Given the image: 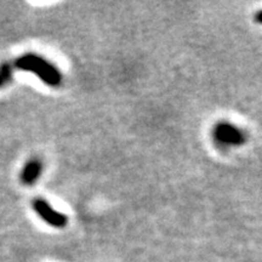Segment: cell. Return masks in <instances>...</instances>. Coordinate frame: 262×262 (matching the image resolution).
Segmentation results:
<instances>
[{"label":"cell","instance_id":"1","mask_svg":"<svg viewBox=\"0 0 262 262\" xmlns=\"http://www.w3.org/2000/svg\"><path fill=\"white\" fill-rule=\"evenodd\" d=\"M15 67L21 71L31 72V73L40 78V80L44 81L45 84L50 85V86H57V85L61 84L62 75L60 71L54 64H51L50 62L38 56V55H24L15 62Z\"/></svg>","mask_w":262,"mask_h":262},{"label":"cell","instance_id":"2","mask_svg":"<svg viewBox=\"0 0 262 262\" xmlns=\"http://www.w3.org/2000/svg\"><path fill=\"white\" fill-rule=\"evenodd\" d=\"M212 135L216 142L221 146H239L244 142L243 133L228 123L217 124Z\"/></svg>","mask_w":262,"mask_h":262},{"label":"cell","instance_id":"3","mask_svg":"<svg viewBox=\"0 0 262 262\" xmlns=\"http://www.w3.org/2000/svg\"><path fill=\"white\" fill-rule=\"evenodd\" d=\"M33 208L37 211V214L40 216L44 221H47L49 225L54 226V227L62 228L67 225V217L61 212H58L52 209L47 202L42 199H35L33 203Z\"/></svg>","mask_w":262,"mask_h":262},{"label":"cell","instance_id":"4","mask_svg":"<svg viewBox=\"0 0 262 262\" xmlns=\"http://www.w3.org/2000/svg\"><path fill=\"white\" fill-rule=\"evenodd\" d=\"M41 163L38 159H31L25 165L21 173V181L25 185H32L37 181L41 173Z\"/></svg>","mask_w":262,"mask_h":262},{"label":"cell","instance_id":"5","mask_svg":"<svg viewBox=\"0 0 262 262\" xmlns=\"http://www.w3.org/2000/svg\"><path fill=\"white\" fill-rule=\"evenodd\" d=\"M12 77V66L4 62V63L0 64V88H3L4 85L10 83Z\"/></svg>","mask_w":262,"mask_h":262}]
</instances>
